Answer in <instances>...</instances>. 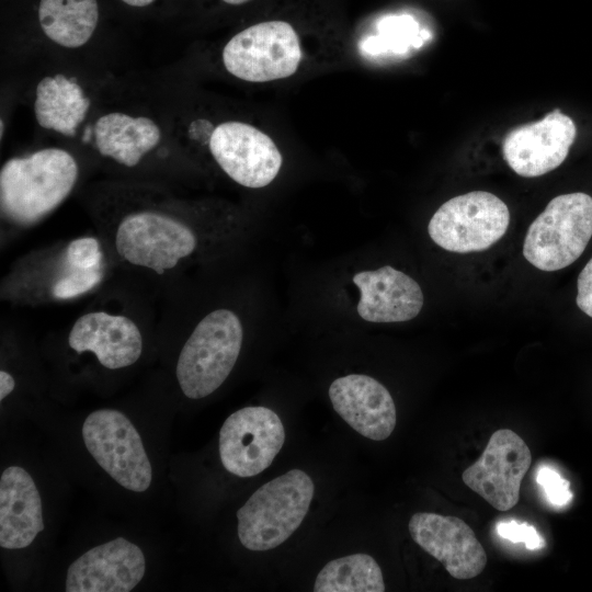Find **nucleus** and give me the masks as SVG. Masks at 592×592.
<instances>
[{
    "label": "nucleus",
    "instance_id": "obj_1",
    "mask_svg": "<svg viewBox=\"0 0 592 592\" xmlns=\"http://www.w3.org/2000/svg\"><path fill=\"white\" fill-rule=\"evenodd\" d=\"M78 177V162L64 148L11 157L0 169L2 218L16 226L38 223L69 196Z\"/></svg>",
    "mask_w": 592,
    "mask_h": 592
},
{
    "label": "nucleus",
    "instance_id": "obj_2",
    "mask_svg": "<svg viewBox=\"0 0 592 592\" xmlns=\"http://www.w3.org/2000/svg\"><path fill=\"white\" fill-rule=\"evenodd\" d=\"M192 228L167 205L145 202L123 210L114 230L117 255L129 265L163 274L196 249Z\"/></svg>",
    "mask_w": 592,
    "mask_h": 592
},
{
    "label": "nucleus",
    "instance_id": "obj_3",
    "mask_svg": "<svg viewBox=\"0 0 592 592\" xmlns=\"http://www.w3.org/2000/svg\"><path fill=\"white\" fill-rule=\"evenodd\" d=\"M311 478L292 469L261 486L237 511L238 537L253 551L273 549L299 527L314 498Z\"/></svg>",
    "mask_w": 592,
    "mask_h": 592
},
{
    "label": "nucleus",
    "instance_id": "obj_4",
    "mask_svg": "<svg viewBox=\"0 0 592 592\" xmlns=\"http://www.w3.org/2000/svg\"><path fill=\"white\" fill-rule=\"evenodd\" d=\"M239 317L229 309L207 314L184 343L177 363V379L191 399L213 394L229 376L242 345Z\"/></svg>",
    "mask_w": 592,
    "mask_h": 592
},
{
    "label": "nucleus",
    "instance_id": "obj_5",
    "mask_svg": "<svg viewBox=\"0 0 592 592\" xmlns=\"http://www.w3.org/2000/svg\"><path fill=\"white\" fill-rule=\"evenodd\" d=\"M591 237L592 197L582 192L558 195L531 224L523 255L538 270H561L582 254Z\"/></svg>",
    "mask_w": 592,
    "mask_h": 592
},
{
    "label": "nucleus",
    "instance_id": "obj_6",
    "mask_svg": "<svg viewBox=\"0 0 592 592\" xmlns=\"http://www.w3.org/2000/svg\"><path fill=\"white\" fill-rule=\"evenodd\" d=\"M301 57L299 37L284 21L253 24L235 34L221 50L227 72L254 83L291 77L297 71Z\"/></svg>",
    "mask_w": 592,
    "mask_h": 592
},
{
    "label": "nucleus",
    "instance_id": "obj_7",
    "mask_svg": "<svg viewBox=\"0 0 592 592\" xmlns=\"http://www.w3.org/2000/svg\"><path fill=\"white\" fill-rule=\"evenodd\" d=\"M510 224L506 204L486 191L455 196L432 216L428 231L441 248L457 253L478 252L503 237Z\"/></svg>",
    "mask_w": 592,
    "mask_h": 592
},
{
    "label": "nucleus",
    "instance_id": "obj_8",
    "mask_svg": "<svg viewBox=\"0 0 592 592\" xmlns=\"http://www.w3.org/2000/svg\"><path fill=\"white\" fill-rule=\"evenodd\" d=\"M82 436L94 460L122 487L136 492L149 488L151 464L138 431L124 413L113 409L91 412Z\"/></svg>",
    "mask_w": 592,
    "mask_h": 592
},
{
    "label": "nucleus",
    "instance_id": "obj_9",
    "mask_svg": "<svg viewBox=\"0 0 592 592\" xmlns=\"http://www.w3.org/2000/svg\"><path fill=\"white\" fill-rule=\"evenodd\" d=\"M207 148L218 167L236 183L260 189L278 174L283 158L272 138L255 126L241 121L215 125Z\"/></svg>",
    "mask_w": 592,
    "mask_h": 592
},
{
    "label": "nucleus",
    "instance_id": "obj_10",
    "mask_svg": "<svg viewBox=\"0 0 592 592\" xmlns=\"http://www.w3.org/2000/svg\"><path fill=\"white\" fill-rule=\"evenodd\" d=\"M285 430L271 409L246 407L230 414L219 432V455L226 470L239 477L265 470L281 451Z\"/></svg>",
    "mask_w": 592,
    "mask_h": 592
},
{
    "label": "nucleus",
    "instance_id": "obj_11",
    "mask_svg": "<svg viewBox=\"0 0 592 592\" xmlns=\"http://www.w3.org/2000/svg\"><path fill=\"white\" fill-rule=\"evenodd\" d=\"M531 464L532 453L524 440L510 429H499L462 479L491 506L508 511L519 502L521 482Z\"/></svg>",
    "mask_w": 592,
    "mask_h": 592
},
{
    "label": "nucleus",
    "instance_id": "obj_12",
    "mask_svg": "<svg viewBox=\"0 0 592 592\" xmlns=\"http://www.w3.org/2000/svg\"><path fill=\"white\" fill-rule=\"evenodd\" d=\"M576 135L572 118L554 110L537 122L512 129L503 140V158L516 174L539 177L565 161Z\"/></svg>",
    "mask_w": 592,
    "mask_h": 592
},
{
    "label": "nucleus",
    "instance_id": "obj_13",
    "mask_svg": "<svg viewBox=\"0 0 592 592\" xmlns=\"http://www.w3.org/2000/svg\"><path fill=\"white\" fill-rule=\"evenodd\" d=\"M411 538L440 561L455 579L479 576L488 557L471 527L462 519L431 512L414 513L408 524Z\"/></svg>",
    "mask_w": 592,
    "mask_h": 592
},
{
    "label": "nucleus",
    "instance_id": "obj_14",
    "mask_svg": "<svg viewBox=\"0 0 592 592\" xmlns=\"http://www.w3.org/2000/svg\"><path fill=\"white\" fill-rule=\"evenodd\" d=\"M146 570L141 549L117 537L88 550L68 568L67 592H129Z\"/></svg>",
    "mask_w": 592,
    "mask_h": 592
},
{
    "label": "nucleus",
    "instance_id": "obj_15",
    "mask_svg": "<svg viewBox=\"0 0 592 592\" xmlns=\"http://www.w3.org/2000/svg\"><path fill=\"white\" fill-rule=\"evenodd\" d=\"M329 398L335 412L366 439L383 441L396 426L397 413L387 388L375 378L350 374L334 379Z\"/></svg>",
    "mask_w": 592,
    "mask_h": 592
},
{
    "label": "nucleus",
    "instance_id": "obj_16",
    "mask_svg": "<svg viewBox=\"0 0 592 592\" xmlns=\"http://www.w3.org/2000/svg\"><path fill=\"white\" fill-rule=\"evenodd\" d=\"M68 344L77 353L92 352L102 366L117 369L138 361L144 342L134 320L99 310L84 314L75 321Z\"/></svg>",
    "mask_w": 592,
    "mask_h": 592
},
{
    "label": "nucleus",
    "instance_id": "obj_17",
    "mask_svg": "<svg viewBox=\"0 0 592 592\" xmlns=\"http://www.w3.org/2000/svg\"><path fill=\"white\" fill-rule=\"evenodd\" d=\"M361 297L357 314L369 322H402L413 319L423 306L420 285L389 265L353 276Z\"/></svg>",
    "mask_w": 592,
    "mask_h": 592
},
{
    "label": "nucleus",
    "instance_id": "obj_18",
    "mask_svg": "<svg viewBox=\"0 0 592 592\" xmlns=\"http://www.w3.org/2000/svg\"><path fill=\"white\" fill-rule=\"evenodd\" d=\"M161 139L162 132L155 119L125 111L100 114L86 134V140L100 156L126 168L139 164Z\"/></svg>",
    "mask_w": 592,
    "mask_h": 592
},
{
    "label": "nucleus",
    "instance_id": "obj_19",
    "mask_svg": "<svg viewBox=\"0 0 592 592\" xmlns=\"http://www.w3.org/2000/svg\"><path fill=\"white\" fill-rule=\"evenodd\" d=\"M44 530L42 502L30 474L10 466L0 478V546L21 549Z\"/></svg>",
    "mask_w": 592,
    "mask_h": 592
},
{
    "label": "nucleus",
    "instance_id": "obj_20",
    "mask_svg": "<svg viewBox=\"0 0 592 592\" xmlns=\"http://www.w3.org/2000/svg\"><path fill=\"white\" fill-rule=\"evenodd\" d=\"M91 107V99L75 78L65 73L43 77L35 87L33 111L39 127L65 137L77 135Z\"/></svg>",
    "mask_w": 592,
    "mask_h": 592
},
{
    "label": "nucleus",
    "instance_id": "obj_21",
    "mask_svg": "<svg viewBox=\"0 0 592 592\" xmlns=\"http://www.w3.org/2000/svg\"><path fill=\"white\" fill-rule=\"evenodd\" d=\"M37 13L45 36L69 49L86 45L99 23L96 0H41Z\"/></svg>",
    "mask_w": 592,
    "mask_h": 592
},
{
    "label": "nucleus",
    "instance_id": "obj_22",
    "mask_svg": "<svg viewBox=\"0 0 592 592\" xmlns=\"http://www.w3.org/2000/svg\"><path fill=\"white\" fill-rule=\"evenodd\" d=\"M315 592H384L383 572L367 554H353L329 561L318 573Z\"/></svg>",
    "mask_w": 592,
    "mask_h": 592
},
{
    "label": "nucleus",
    "instance_id": "obj_23",
    "mask_svg": "<svg viewBox=\"0 0 592 592\" xmlns=\"http://www.w3.org/2000/svg\"><path fill=\"white\" fill-rule=\"evenodd\" d=\"M65 265L64 274L52 286V296L56 299L81 296L98 286L103 278V267L81 269Z\"/></svg>",
    "mask_w": 592,
    "mask_h": 592
},
{
    "label": "nucleus",
    "instance_id": "obj_24",
    "mask_svg": "<svg viewBox=\"0 0 592 592\" xmlns=\"http://www.w3.org/2000/svg\"><path fill=\"white\" fill-rule=\"evenodd\" d=\"M103 254L100 242L93 237H80L71 240L65 250V264L81 269H99Z\"/></svg>",
    "mask_w": 592,
    "mask_h": 592
},
{
    "label": "nucleus",
    "instance_id": "obj_25",
    "mask_svg": "<svg viewBox=\"0 0 592 592\" xmlns=\"http://www.w3.org/2000/svg\"><path fill=\"white\" fill-rule=\"evenodd\" d=\"M537 482L544 488L548 500L556 505H565L572 498L569 482L554 469L542 468L537 475Z\"/></svg>",
    "mask_w": 592,
    "mask_h": 592
},
{
    "label": "nucleus",
    "instance_id": "obj_26",
    "mask_svg": "<svg viewBox=\"0 0 592 592\" xmlns=\"http://www.w3.org/2000/svg\"><path fill=\"white\" fill-rule=\"evenodd\" d=\"M497 528L500 536L513 543H525L528 549H538L544 546V540L540 538L536 528L526 523L504 522L498 524Z\"/></svg>",
    "mask_w": 592,
    "mask_h": 592
},
{
    "label": "nucleus",
    "instance_id": "obj_27",
    "mask_svg": "<svg viewBox=\"0 0 592 592\" xmlns=\"http://www.w3.org/2000/svg\"><path fill=\"white\" fill-rule=\"evenodd\" d=\"M577 288L576 303L578 307L592 318V258L580 272Z\"/></svg>",
    "mask_w": 592,
    "mask_h": 592
},
{
    "label": "nucleus",
    "instance_id": "obj_28",
    "mask_svg": "<svg viewBox=\"0 0 592 592\" xmlns=\"http://www.w3.org/2000/svg\"><path fill=\"white\" fill-rule=\"evenodd\" d=\"M15 386L13 377L5 371L0 372V400H3L10 395Z\"/></svg>",
    "mask_w": 592,
    "mask_h": 592
},
{
    "label": "nucleus",
    "instance_id": "obj_29",
    "mask_svg": "<svg viewBox=\"0 0 592 592\" xmlns=\"http://www.w3.org/2000/svg\"><path fill=\"white\" fill-rule=\"evenodd\" d=\"M124 3L130 5V7H146L151 4L155 0H122Z\"/></svg>",
    "mask_w": 592,
    "mask_h": 592
},
{
    "label": "nucleus",
    "instance_id": "obj_30",
    "mask_svg": "<svg viewBox=\"0 0 592 592\" xmlns=\"http://www.w3.org/2000/svg\"><path fill=\"white\" fill-rule=\"evenodd\" d=\"M221 1L227 3V4L238 5V4L246 3V2H248L250 0H221Z\"/></svg>",
    "mask_w": 592,
    "mask_h": 592
}]
</instances>
